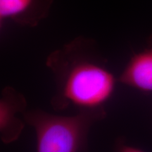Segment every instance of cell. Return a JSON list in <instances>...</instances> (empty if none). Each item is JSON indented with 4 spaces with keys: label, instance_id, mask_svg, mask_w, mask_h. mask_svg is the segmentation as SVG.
<instances>
[{
    "label": "cell",
    "instance_id": "cell-1",
    "mask_svg": "<svg viewBox=\"0 0 152 152\" xmlns=\"http://www.w3.org/2000/svg\"><path fill=\"white\" fill-rule=\"evenodd\" d=\"M45 64L54 78L50 104L56 111L104 107L118 82L95 40L83 36L51 52Z\"/></svg>",
    "mask_w": 152,
    "mask_h": 152
},
{
    "label": "cell",
    "instance_id": "cell-2",
    "mask_svg": "<svg viewBox=\"0 0 152 152\" xmlns=\"http://www.w3.org/2000/svg\"><path fill=\"white\" fill-rule=\"evenodd\" d=\"M107 116L105 107L58 115L41 109L26 111L25 122L35 130L37 152H88L91 128Z\"/></svg>",
    "mask_w": 152,
    "mask_h": 152
},
{
    "label": "cell",
    "instance_id": "cell-3",
    "mask_svg": "<svg viewBox=\"0 0 152 152\" xmlns=\"http://www.w3.org/2000/svg\"><path fill=\"white\" fill-rule=\"evenodd\" d=\"M27 101L21 92L13 87L3 89L0 96V139L4 144H11L20 137L26 122L19 115L26 113Z\"/></svg>",
    "mask_w": 152,
    "mask_h": 152
},
{
    "label": "cell",
    "instance_id": "cell-4",
    "mask_svg": "<svg viewBox=\"0 0 152 152\" xmlns=\"http://www.w3.org/2000/svg\"><path fill=\"white\" fill-rule=\"evenodd\" d=\"M54 0H0L1 23L10 20L22 26L35 27L47 18Z\"/></svg>",
    "mask_w": 152,
    "mask_h": 152
},
{
    "label": "cell",
    "instance_id": "cell-5",
    "mask_svg": "<svg viewBox=\"0 0 152 152\" xmlns=\"http://www.w3.org/2000/svg\"><path fill=\"white\" fill-rule=\"evenodd\" d=\"M118 79V83L142 92H152V34L146 47L131 57Z\"/></svg>",
    "mask_w": 152,
    "mask_h": 152
},
{
    "label": "cell",
    "instance_id": "cell-6",
    "mask_svg": "<svg viewBox=\"0 0 152 152\" xmlns=\"http://www.w3.org/2000/svg\"><path fill=\"white\" fill-rule=\"evenodd\" d=\"M114 151L115 152H144L139 148L132 147L125 143L123 139L118 138L114 144Z\"/></svg>",
    "mask_w": 152,
    "mask_h": 152
}]
</instances>
